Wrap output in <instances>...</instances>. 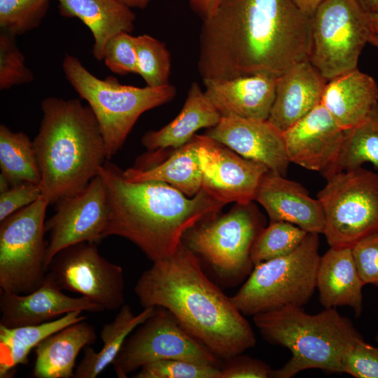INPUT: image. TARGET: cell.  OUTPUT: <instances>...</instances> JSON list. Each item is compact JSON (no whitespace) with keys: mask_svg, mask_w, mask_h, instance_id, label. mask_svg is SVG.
I'll return each mask as SVG.
<instances>
[{"mask_svg":"<svg viewBox=\"0 0 378 378\" xmlns=\"http://www.w3.org/2000/svg\"><path fill=\"white\" fill-rule=\"evenodd\" d=\"M311 49V17L294 0H220L203 19L197 69L203 81L279 76Z\"/></svg>","mask_w":378,"mask_h":378,"instance_id":"obj_1","label":"cell"},{"mask_svg":"<svg viewBox=\"0 0 378 378\" xmlns=\"http://www.w3.org/2000/svg\"><path fill=\"white\" fill-rule=\"evenodd\" d=\"M134 293L144 308L169 311L218 358L243 354L256 343L244 315L208 278L199 258L183 242L170 257L142 273Z\"/></svg>","mask_w":378,"mask_h":378,"instance_id":"obj_2","label":"cell"},{"mask_svg":"<svg viewBox=\"0 0 378 378\" xmlns=\"http://www.w3.org/2000/svg\"><path fill=\"white\" fill-rule=\"evenodd\" d=\"M99 174L109 209L105 237L127 239L153 262L170 257L190 228L216 216L225 205L202 188L189 197L164 182L128 181L108 160Z\"/></svg>","mask_w":378,"mask_h":378,"instance_id":"obj_3","label":"cell"},{"mask_svg":"<svg viewBox=\"0 0 378 378\" xmlns=\"http://www.w3.org/2000/svg\"><path fill=\"white\" fill-rule=\"evenodd\" d=\"M33 146L49 204L83 190L108 160L94 114L79 99L48 97Z\"/></svg>","mask_w":378,"mask_h":378,"instance_id":"obj_4","label":"cell"},{"mask_svg":"<svg viewBox=\"0 0 378 378\" xmlns=\"http://www.w3.org/2000/svg\"><path fill=\"white\" fill-rule=\"evenodd\" d=\"M253 318L266 341L291 353L286 364L272 370L273 378H291L309 369L342 372L343 356L363 338L349 318L334 307L309 314L302 307L287 305Z\"/></svg>","mask_w":378,"mask_h":378,"instance_id":"obj_5","label":"cell"},{"mask_svg":"<svg viewBox=\"0 0 378 378\" xmlns=\"http://www.w3.org/2000/svg\"><path fill=\"white\" fill-rule=\"evenodd\" d=\"M65 77L85 100L99 123L109 160L123 146L139 118L146 111L172 101L176 88H139L122 85L113 76L100 79L76 57L66 55L62 62Z\"/></svg>","mask_w":378,"mask_h":378,"instance_id":"obj_6","label":"cell"},{"mask_svg":"<svg viewBox=\"0 0 378 378\" xmlns=\"http://www.w3.org/2000/svg\"><path fill=\"white\" fill-rule=\"evenodd\" d=\"M318 235L308 232L291 253L254 265L245 283L230 297L239 312L254 316L287 305L306 304L316 288Z\"/></svg>","mask_w":378,"mask_h":378,"instance_id":"obj_7","label":"cell"},{"mask_svg":"<svg viewBox=\"0 0 378 378\" xmlns=\"http://www.w3.org/2000/svg\"><path fill=\"white\" fill-rule=\"evenodd\" d=\"M265 227V219L252 202L235 203L227 213L190 228L182 242L203 258L220 279L238 283L254 267L251 249Z\"/></svg>","mask_w":378,"mask_h":378,"instance_id":"obj_8","label":"cell"},{"mask_svg":"<svg viewBox=\"0 0 378 378\" xmlns=\"http://www.w3.org/2000/svg\"><path fill=\"white\" fill-rule=\"evenodd\" d=\"M317 199L323 208V234L332 248H351L378 231V174L362 167L326 178Z\"/></svg>","mask_w":378,"mask_h":378,"instance_id":"obj_9","label":"cell"},{"mask_svg":"<svg viewBox=\"0 0 378 378\" xmlns=\"http://www.w3.org/2000/svg\"><path fill=\"white\" fill-rule=\"evenodd\" d=\"M370 24L358 0H324L311 16L309 62L327 80L357 69Z\"/></svg>","mask_w":378,"mask_h":378,"instance_id":"obj_10","label":"cell"},{"mask_svg":"<svg viewBox=\"0 0 378 378\" xmlns=\"http://www.w3.org/2000/svg\"><path fill=\"white\" fill-rule=\"evenodd\" d=\"M42 195L0 223V290L29 293L46 279L45 218Z\"/></svg>","mask_w":378,"mask_h":378,"instance_id":"obj_11","label":"cell"},{"mask_svg":"<svg viewBox=\"0 0 378 378\" xmlns=\"http://www.w3.org/2000/svg\"><path fill=\"white\" fill-rule=\"evenodd\" d=\"M167 359L219 365L218 358L186 331L169 311L156 307L128 336L112 364L116 376L126 378L147 364Z\"/></svg>","mask_w":378,"mask_h":378,"instance_id":"obj_12","label":"cell"},{"mask_svg":"<svg viewBox=\"0 0 378 378\" xmlns=\"http://www.w3.org/2000/svg\"><path fill=\"white\" fill-rule=\"evenodd\" d=\"M97 245L85 241L61 250L47 272L62 290L88 298L103 310H116L125 302L123 270L104 258Z\"/></svg>","mask_w":378,"mask_h":378,"instance_id":"obj_13","label":"cell"},{"mask_svg":"<svg viewBox=\"0 0 378 378\" xmlns=\"http://www.w3.org/2000/svg\"><path fill=\"white\" fill-rule=\"evenodd\" d=\"M56 204L55 214L46 222L49 241L45 267L61 250L81 242L98 244L105 238L109 209L106 185L99 174L81 191Z\"/></svg>","mask_w":378,"mask_h":378,"instance_id":"obj_14","label":"cell"},{"mask_svg":"<svg viewBox=\"0 0 378 378\" xmlns=\"http://www.w3.org/2000/svg\"><path fill=\"white\" fill-rule=\"evenodd\" d=\"M202 188L225 204H248L269 171L262 163L245 158L226 146L200 135L198 149Z\"/></svg>","mask_w":378,"mask_h":378,"instance_id":"obj_15","label":"cell"},{"mask_svg":"<svg viewBox=\"0 0 378 378\" xmlns=\"http://www.w3.org/2000/svg\"><path fill=\"white\" fill-rule=\"evenodd\" d=\"M344 134L345 130L320 103L283 132L288 160L323 175L336 160Z\"/></svg>","mask_w":378,"mask_h":378,"instance_id":"obj_16","label":"cell"},{"mask_svg":"<svg viewBox=\"0 0 378 378\" xmlns=\"http://www.w3.org/2000/svg\"><path fill=\"white\" fill-rule=\"evenodd\" d=\"M204 134L286 176L290 162L283 132L268 120L221 116Z\"/></svg>","mask_w":378,"mask_h":378,"instance_id":"obj_17","label":"cell"},{"mask_svg":"<svg viewBox=\"0 0 378 378\" xmlns=\"http://www.w3.org/2000/svg\"><path fill=\"white\" fill-rule=\"evenodd\" d=\"M75 311L104 310L88 298L64 294L48 272L43 284L29 293L0 290V326L5 327L38 325Z\"/></svg>","mask_w":378,"mask_h":378,"instance_id":"obj_18","label":"cell"},{"mask_svg":"<svg viewBox=\"0 0 378 378\" xmlns=\"http://www.w3.org/2000/svg\"><path fill=\"white\" fill-rule=\"evenodd\" d=\"M254 200L265 209L270 221L288 222L307 232H323L325 219L320 201L311 197L302 185L285 176L267 171Z\"/></svg>","mask_w":378,"mask_h":378,"instance_id":"obj_19","label":"cell"},{"mask_svg":"<svg viewBox=\"0 0 378 378\" xmlns=\"http://www.w3.org/2000/svg\"><path fill=\"white\" fill-rule=\"evenodd\" d=\"M277 76L255 74L227 80H204V92L221 116L267 120Z\"/></svg>","mask_w":378,"mask_h":378,"instance_id":"obj_20","label":"cell"},{"mask_svg":"<svg viewBox=\"0 0 378 378\" xmlns=\"http://www.w3.org/2000/svg\"><path fill=\"white\" fill-rule=\"evenodd\" d=\"M327 82L309 59L292 65L277 76L267 120L284 132L321 103Z\"/></svg>","mask_w":378,"mask_h":378,"instance_id":"obj_21","label":"cell"},{"mask_svg":"<svg viewBox=\"0 0 378 378\" xmlns=\"http://www.w3.org/2000/svg\"><path fill=\"white\" fill-rule=\"evenodd\" d=\"M363 284L356 268L351 248H332L321 256L316 288L324 308L348 306L356 316L363 310Z\"/></svg>","mask_w":378,"mask_h":378,"instance_id":"obj_22","label":"cell"},{"mask_svg":"<svg viewBox=\"0 0 378 378\" xmlns=\"http://www.w3.org/2000/svg\"><path fill=\"white\" fill-rule=\"evenodd\" d=\"M321 103L346 130L359 124L378 103V85L357 68L328 80Z\"/></svg>","mask_w":378,"mask_h":378,"instance_id":"obj_23","label":"cell"},{"mask_svg":"<svg viewBox=\"0 0 378 378\" xmlns=\"http://www.w3.org/2000/svg\"><path fill=\"white\" fill-rule=\"evenodd\" d=\"M221 115L196 82L192 83L179 113L158 130L146 132L142 145L150 151L168 148H178L189 141L202 128H210L220 120Z\"/></svg>","mask_w":378,"mask_h":378,"instance_id":"obj_24","label":"cell"},{"mask_svg":"<svg viewBox=\"0 0 378 378\" xmlns=\"http://www.w3.org/2000/svg\"><path fill=\"white\" fill-rule=\"evenodd\" d=\"M85 321L52 333L36 346L33 377H74L76 360L80 351L97 340L94 327Z\"/></svg>","mask_w":378,"mask_h":378,"instance_id":"obj_25","label":"cell"},{"mask_svg":"<svg viewBox=\"0 0 378 378\" xmlns=\"http://www.w3.org/2000/svg\"><path fill=\"white\" fill-rule=\"evenodd\" d=\"M56 1L62 15L77 18L89 28L94 38L92 55L98 61L103 59L105 45L112 36L134 29L132 8L118 0Z\"/></svg>","mask_w":378,"mask_h":378,"instance_id":"obj_26","label":"cell"},{"mask_svg":"<svg viewBox=\"0 0 378 378\" xmlns=\"http://www.w3.org/2000/svg\"><path fill=\"white\" fill-rule=\"evenodd\" d=\"M199 146L200 135L195 134L160 164L146 168H129L122 171V176L130 182H164L189 197H194L202 189V183Z\"/></svg>","mask_w":378,"mask_h":378,"instance_id":"obj_27","label":"cell"},{"mask_svg":"<svg viewBox=\"0 0 378 378\" xmlns=\"http://www.w3.org/2000/svg\"><path fill=\"white\" fill-rule=\"evenodd\" d=\"M155 307L144 308L135 314L132 308L123 304L114 319L104 325L100 337L103 346L95 351L85 346L83 359L76 368L74 378H94L112 364L128 336L142 324L153 312Z\"/></svg>","mask_w":378,"mask_h":378,"instance_id":"obj_28","label":"cell"},{"mask_svg":"<svg viewBox=\"0 0 378 378\" xmlns=\"http://www.w3.org/2000/svg\"><path fill=\"white\" fill-rule=\"evenodd\" d=\"M82 312L67 313L38 325L15 328L0 326V377H8L18 365L28 363V356L45 338L61 329L86 319Z\"/></svg>","mask_w":378,"mask_h":378,"instance_id":"obj_29","label":"cell"},{"mask_svg":"<svg viewBox=\"0 0 378 378\" xmlns=\"http://www.w3.org/2000/svg\"><path fill=\"white\" fill-rule=\"evenodd\" d=\"M366 162L378 170V103L355 127L345 130L340 153L332 165L323 174L330 175L354 169Z\"/></svg>","mask_w":378,"mask_h":378,"instance_id":"obj_30","label":"cell"},{"mask_svg":"<svg viewBox=\"0 0 378 378\" xmlns=\"http://www.w3.org/2000/svg\"><path fill=\"white\" fill-rule=\"evenodd\" d=\"M0 168L10 186L41 183V174L31 141L24 132L0 125Z\"/></svg>","mask_w":378,"mask_h":378,"instance_id":"obj_31","label":"cell"},{"mask_svg":"<svg viewBox=\"0 0 378 378\" xmlns=\"http://www.w3.org/2000/svg\"><path fill=\"white\" fill-rule=\"evenodd\" d=\"M307 233L288 222L270 221L253 245L251 258L253 265L291 253L300 245Z\"/></svg>","mask_w":378,"mask_h":378,"instance_id":"obj_32","label":"cell"},{"mask_svg":"<svg viewBox=\"0 0 378 378\" xmlns=\"http://www.w3.org/2000/svg\"><path fill=\"white\" fill-rule=\"evenodd\" d=\"M137 74L146 85L158 88L169 84L170 53L165 44L157 38L142 34L136 36Z\"/></svg>","mask_w":378,"mask_h":378,"instance_id":"obj_33","label":"cell"},{"mask_svg":"<svg viewBox=\"0 0 378 378\" xmlns=\"http://www.w3.org/2000/svg\"><path fill=\"white\" fill-rule=\"evenodd\" d=\"M50 0H0V28L15 36L38 27Z\"/></svg>","mask_w":378,"mask_h":378,"instance_id":"obj_34","label":"cell"},{"mask_svg":"<svg viewBox=\"0 0 378 378\" xmlns=\"http://www.w3.org/2000/svg\"><path fill=\"white\" fill-rule=\"evenodd\" d=\"M16 36L0 31V90L33 81L34 74L16 43Z\"/></svg>","mask_w":378,"mask_h":378,"instance_id":"obj_35","label":"cell"},{"mask_svg":"<svg viewBox=\"0 0 378 378\" xmlns=\"http://www.w3.org/2000/svg\"><path fill=\"white\" fill-rule=\"evenodd\" d=\"M219 365L177 359L160 360L141 367L135 378H220Z\"/></svg>","mask_w":378,"mask_h":378,"instance_id":"obj_36","label":"cell"},{"mask_svg":"<svg viewBox=\"0 0 378 378\" xmlns=\"http://www.w3.org/2000/svg\"><path fill=\"white\" fill-rule=\"evenodd\" d=\"M102 60L114 74H137L136 36L125 31L112 36L105 45Z\"/></svg>","mask_w":378,"mask_h":378,"instance_id":"obj_37","label":"cell"},{"mask_svg":"<svg viewBox=\"0 0 378 378\" xmlns=\"http://www.w3.org/2000/svg\"><path fill=\"white\" fill-rule=\"evenodd\" d=\"M342 372L356 378H378V347L361 338L342 358Z\"/></svg>","mask_w":378,"mask_h":378,"instance_id":"obj_38","label":"cell"},{"mask_svg":"<svg viewBox=\"0 0 378 378\" xmlns=\"http://www.w3.org/2000/svg\"><path fill=\"white\" fill-rule=\"evenodd\" d=\"M351 252L363 284L378 287V231L358 241Z\"/></svg>","mask_w":378,"mask_h":378,"instance_id":"obj_39","label":"cell"},{"mask_svg":"<svg viewBox=\"0 0 378 378\" xmlns=\"http://www.w3.org/2000/svg\"><path fill=\"white\" fill-rule=\"evenodd\" d=\"M42 196L40 184L24 182L0 193V222Z\"/></svg>","mask_w":378,"mask_h":378,"instance_id":"obj_40","label":"cell"},{"mask_svg":"<svg viewBox=\"0 0 378 378\" xmlns=\"http://www.w3.org/2000/svg\"><path fill=\"white\" fill-rule=\"evenodd\" d=\"M225 360L220 368V378H267L272 369L264 361L238 354Z\"/></svg>","mask_w":378,"mask_h":378,"instance_id":"obj_41","label":"cell"},{"mask_svg":"<svg viewBox=\"0 0 378 378\" xmlns=\"http://www.w3.org/2000/svg\"><path fill=\"white\" fill-rule=\"evenodd\" d=\"M192 10L202 19L208 17L220 0H188Z\"/></svg>","mask_w":378,"mask_h":378,"instance_id":"obj_42","label":"cell"},{"mask_svg":"<svg viewBox=\"0 0 378 378\" xmlns=\"http://www.w3.org/2000/svg\"><path fill=\"white\" fill-rule=\"evenodd\" d=\"M370 20L368 43L378 49V10L370 13Z\"/></svg>","mask_w":378,"mask_h":378,"instance_id":"obj_43","label":"cell"},{"mask_svg":"<svg viewBox=\"0 0 378 378\" xmlns=\"http://www.w3.org/2000/svg\"><path fill=\"white\" fill-rule=\"evenodd\" d=\"M324 0H294L298 7L307 15L311 17Z\"/></svg>","mask_w":378,"mask_h":378,"instance_id":"obj_44","label":"cell"},{"mask_svg":"<svg viewBox=\"0 0 378 378\" xmlns=\"http://www.w3.org/2000/svg\"><path fill=\"white\" fill-rule=\"evenodd\" d=\"M130 8H144L150 0H118Z\"/></svg>","mask_w":378,"mask_h":378,"instance_id":"obj_45","label":"cell"},{"mask_svg":"<svg viewBox=\"0 0 378 378\" xmlns=\"http://www.w3.org/2000/svg\"><path fill=\"white\" fill-rule=\"evenodd\" d=\"M361 6L369 13L378 10V0H358Z\"/></svg>","mask_w":378,"mask_h":378,"instance_id":"obj_46","label":"cell"},{"mask_svg":"<svg viewBox=\"0 0 378 378\" xmlns=\"http://www.w3.org/2000/svg\"><path fill=\"white\" fill-rule=\"evenodd\" d=\"M10 187L11 186L6 178L0 174V193L6 192Z\"/></svg>","mask_w":378,"mask_h":378,"instance_id":"obj_47","label":"cell"},{"mask_svg":"<svg viewBox=\"0 0 378 378\" xmlns=\"http://www.w3.org/2000/svg\"><path fill=\"white\" fill-rule=\"evenodd\" d=\"M377 342H378V335L377 336Z\"/></svg>","mask_w":378,"mask_h":378,"instance_id":"obj_48","label":"cell"}]
</instances>
